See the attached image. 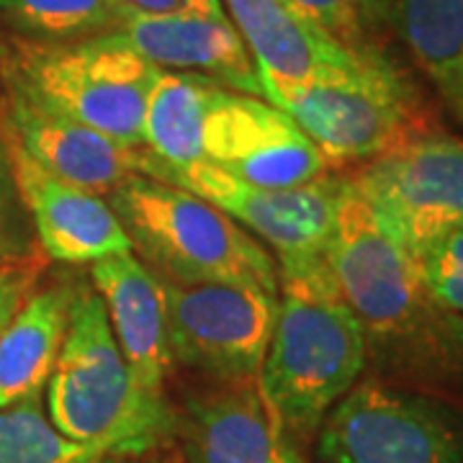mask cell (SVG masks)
I'll use <instances>...</instances> for the list:
<instances>
[{
	"label": "cell",
	"instance_id": "6",
	"mask_svg": "<svg viewBox=\"0 0 463 463\" xmlns=\"http://www.w3.org/2000/svg\"><path fill=\"white\" fill-rule=\"evenodd\" d=\"M297 121L327 165H364L428 127L420 93L389 54L270 100Z\"/></svg>",
	"mask_w": 463,
	"mask_h": 463
},
{
	"label": "cell",
	"instance_id": "1",
	"mask_svg": "<svg viewBox=\"0 0 463 463\" xmlns=\"http://www.w3.org/2000/svg\"><path fill=\"white\" fill-rule=\"evenodd\" d=\"M327 260L340 297L364 332L365 371L458 404L463 317L430 297L412 258L383 234L347 178Z\"/></svg>",
	"mask_w": 463,
	"mask_h": 463
},
{
	"label": "cell",
	"instance_id": "4",
	"mask_svg": "<svg viewBox=\"0 0 463 463\" xmlns=\"http://www.w3.org/2000/svg\"><path fill=\"white\" fill-rule=\"evenodd\" d=\"M132 252L181 286L234 283L279 297V263L234 219L181 185L132 175L109 194Z\"/></svg>",
	"mask_w": 463,
	"mask_h": 463
},
{
	"label": "cell",
	"instance_id": "19",
	"mask_svg": "<svg viewBox=\"0 0 463 463\" xmlns=\"http://www.w3.org/2000/svg\"><path fill=\"white\" fill-rule=\"evenodd\" d=\"M394 33L463 129V0H397Z\"/></svg>",
	"mask_w": 463,
	"mask_h": 463
},
{
	"label": "cell",
	"instance_id": "18",
	"mask_svg": "<svg viewBox=\"0 0 463 463\" xmlns=\"http://www.w3.org/2000/svg\"><path fill=\"white\" fill-rule=\"evenodd\" d=\"M78 286L33 288L0 335V407L44 392L65 343Z\"/></svg>",
	"mask_w": 463,
	"mask_h": 463
},
{
	"label": "cell",
	"instance_id": "15",
	"mask_svg": "<svg viewBox=\"0 0 463 463\" xmlns=\"http://www.w3.org/2000/svg\"><path fill=\"white\" fill-rule=\"evenodd\" d=\"M222 3L248 47L268 100L319 78L350 72L368 57L337 44L283 0Z\"/></svg>",
	"mask_w": 463,
	"mask_h": 463
},
{
	"label": "cell",
	"instance_id": "17",
	"mask_svg": "<svg viewBox=\"0 0 463 463\" xmlns=\"http://www.w3.org/2000/svg\"><path fill=\"white\" fill-rule=\"evenodd\" d=\"M185 463H307L258 397L255 383L188 402L181 422Z\"/></svg>",
	"mask_w": 463,
	"mask_h": 463
},
{
	"label": "cell",
	"instance_id": "27",
	"mask_svg": "<svg viewBox=\"0 0 463 463\" xmlns=\"http://www.w3.org/2000/svg\"><path fill=\"white\" fill-rule=\"evenodd\" d=\"M118 11V16L127 21L145 16H163L181 5V0H109Z\"/></svg>",
	"mask_w": 463,
	"mask_h": 463
},
{
	"label": "cell",
	"instance_id": "11",
	"mask_svg": "<svg viewBox=\"0 0 463 463\" xmlns=\"http://www.w3.org/2000/svg\"><path fill=\"white\" fill-rule=\"evenodd\" d=\"M203 163L265 188H298L330 175L322 152L283 109L222 85L203 124Z\"/></svg>",
	"mask_w": 463,
	"mask_h": 463
},
{
	"label": "cell",
	"instance_id": "28",
	"mask_svg": "<svg viewBox=\"0 0 463 463\" xmlns=\"http://www.w3.org/2000/svg\"><path fill=\"white\" fill-rule=\"evenodd\" d=\"M88 463H129L127 458H121V456H99V458H90Z\"/></svg>",
	"mask_w": 463,
	"mask_h": 463
},
{
	"label": "cell",
	"instance_id": "10",
	"mask_svg": "<svg viewBox=\"0 0 463 463\" xmlns=\"http://www.w3.org/2000/svg\"><path fill=\"white\" fill-rule=\"evenodd\" d=\"M173 364L222 386L255 383L270 340L279 297L234 283L160 279Z\"/></svg>",
	"mask_w": 463,
	"mask_h": 463
},
{
	"label": "cell",
	"instance_id": "20",
	"mask_svg": "<svg viewBox=\"0 0 463 463\" xmlns=\"http://www.w3.org/2000/svg\"><path fill=\"white\" fill-rule=\"evenodd\" d=\"M219 85L188 72L160 70L142 124V147L167 165L203 163V124Z\"/></svg>",
	"mask_w": 463,
	"mask_h": 463
},
{
	"label": "cell",
	"instance_id": "29",
	"mask_svg": "<svg viewBox=\"0 0 463 463\" xmlns=\"http://www.w3.org/2000/svg\"><path fill=\"white\" fill-rule=\"evenodd\" d=\"M3 103H5V96H3V88H0V111H3Z\"/></svg>",
	"mask_w": 463,
	"mask_h": 463
},
{
	"label": "cell",
	"instance_id": "8",
	"mask_svg": "<svg viewBox=\"0 0 463 463\" xmlns=\"http://www.w3.org/2000/svg\"><path fill=\"white\" fill-rule=\"evenodd\" d=\"M209 201L273 252L279 276H307L330 268L327 250L345 178L325 175L298 188H265L206 163L167 165L147 152L145 173Z\"/></svg>",
	"mask_w": 463,
	"mask_h": 463
},
{
	"label": "cell",
	"instance_id": "25",
	"mask_svg": "<svg viewBox=\"0 0 463 463\" xmlns=\"http://www.w3.org/2000/svg\"><path fill=\"white\" fill-rule=\"evenodd\" d=\"M32 219L18 191L8 137L0 134V268L36 263Z\"/></svg>",
	"mask_w": 463,
	"mask_h": 463
},
{
	"label": "cell",
	"instance_id": "3",
	"mask_svg": "<svg viewBox=\"0 0 463 463\" xmlns=\"http://www.w3.org/2000/svg\"><path fill=\"white\" fill-rule=\"evenodd\" d=\"M52 425L100 456L149 453L175 428L165 397L147 394L116 343L106 307L90 283L78 286L65 343L44 386Z\"/></svg>",
	"mask_w": 463,
	"mask_h": 463
},
{
	"label": "cell",
	"instance_id": "12",
	"mask_svg": "<svg viewBox=\"0 0 463 463\" xmlns=\"http://www.w3.org/2000/svg\"><path fill=\"white\" fill-rule=\"evenodd\" d=\"M118 33L160 70L201 75L222 88L265 99L255 62L222 0H181L170 14L127 21Z\"/></svg>",
	"mask_w": 463,
	"mask_h": 463
},
{
	"label": "cell",
	"instance_id": "2",
	"mask_svg": "<svg viewBox=\"0 0 463 463\" xmlns=\"http://www.w3.org/2000/svg\"><path fill=\"white\" fill-rule=\"evenodd\" d=\"M365 340L332 268L281 276L258 397L294 443L315 440L322 420L364 379Z\"/></svg>",
	"mask_w": 463,
	"mask_h": 463
},
{
	"label": "cell",
	"instance_id": "24",
	"mask_svg": "<svg viewBox=\"0 0 463 463\" xmlns=\"http://www.w3.org/2000/svg\"><path fill=\"white\" fill-rule=\"evenodd\" d=\"M412 263L430 297L448 312L463 317V224L430 240Z\"/></svg>",
	"mask_w": 463,
	"mask_h": 463
},
{
	"label": "cell",
	"instance_id": "14",
	"mask_svg": "<svg viewBox=\"0 0 463 463\" xmlns=\"http://www.w3.org/2000/svg\"><path fill=\"white\" fill-rule=\"evenodd\" d=\"M8 137L52 175L109 196L132 175L145 173L147 149L129 147L83 127L8 88Z\"/></svg>",
	"mask_w": 463,
	"mask_h": 463
},
{
	"label": "cell",
	"instance_id": "5",
	"mask_svg": "<svg viewBox=\"0 0 463 463\" xmlns=\"http://www.w3.org/2000/svg\"><path fill=\"white\" fill-rule=\"evenodd\" d=\"M5 85L83 127L142 147V124L160 67L121 39L103 33L80 42L14 39Z\"/></svg>",
	"mask_w": 463,
	"mask_h": 463
},
{
	"label": "cell",
	"instance_id": "13",
	"mask_svg": "<svg viewBox=\"0 0 463 463\" xmlns=\"http://www.w3.org/2000/svg\"><path fill=\"white\" fill-rule=\"evenodd\" d=\"M8 145L36 245L50 260L90 265L100 258L132 250V242L106 196L52 175L11 137Z\"/></svg>",
	"mask_w": 463,
	"mask_h": 463
},
{
	"label": "cell",
	"instance_id": "7",
	"mask_svg": "<svg viewBox=\"0 0 463 463\" xmlns=\"http://www.w3.org/2000/svg\"><path fill=\"white\" fill-rule=\"evenodd\" d=\"M317 463H463V407L365 376L315 435Z\"/></svg>",
	"mask_w": 463,
	"mask_h": 463
},
{
	"label": "cell",
	"instance_id": "16",
	"mask_svg": "<svg viewBox=\"0 0 463 463\" xmlns=\"http://www.w3.org/2000/svg\"><path fill=\"white\" fill-rule=\"evenodd\" d=\"M90 286L106 307L116 343L137 383L147 394L165 397L173 358L157 276L129 250L90 263Z\"/></svg>",
	"mask_w": 463,
	"mask_h": 463
},
{
	"label": "cell",
	"instance_id": "22",
	"mask_svg": "<svg viewBox=\"0 0 463 463\" xmlns=\"http://www.w3.org/2000/svg\"><path fill=\"white\" fill-rule=\"evenodd\" d=\"M99 456L52 425L44 392L0 407V463H88Z\"/></svg>",
	"mask_w": 463,
	"mask_h": 463
},
{
	"label": "cell",
	"instance_id": "21",
	"mask_svg": "<svg viewBox=\"0 0 463 463\" xmlns=\"http://www.w3.org/2000/svg\"><path fill=\"white\" fill-rule=\"evenodd\" d=\"M0 18L33 42H80L124 26L109 0H0Z\"/></svg>",
	"mask_w": 463,
	"mask_h": 463
},
{
	"label": "cell",
	"instance_id": "9",
	"mask_svg": "<svg viewBox=\"0 0 463 463\" xmlns=\"http://www.w3.org/2000/svg\"><path fill=\"white\" fill-rule=\"evenodd\" d=\"M350 188L410 258L463 224V137L435 124L358 167Z\"/></svg>",
	"mask_w": 463,
	"mask_h": 463
},
{
	"label": "cell",
	"instance_id": "26",
	"mask_svg": "<svg viewBox=\"0 0 463 463\" xmlns=\"http://www.w3.org/2000/svg\"><path fill=\"white\" fill-rule=\"evenodd\" d=\"M36 286H39V265L36 263L0 268V335Z\"/></svg>",
	"mask_w": 463,
	"mask_h": 463
},
{
	"label": "cell",
	"instance_id": "23",
	"mask_svg": "<svg viewBox=\"0 0 463 463\" xmlns=\"http://www.w3.org/2000/svg\"><path fill=\"white\" fill-rule=\"evenodd\" d=\"M291 11L355 54H386L397 0H283Z\"/></svg>",
	"mask_w": 463,
	"mask_h": 463
}]
</instances>
